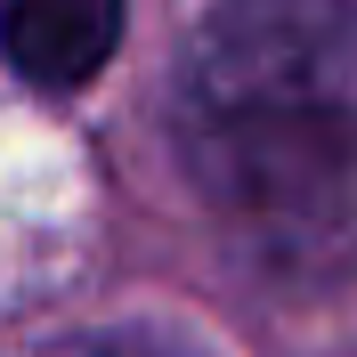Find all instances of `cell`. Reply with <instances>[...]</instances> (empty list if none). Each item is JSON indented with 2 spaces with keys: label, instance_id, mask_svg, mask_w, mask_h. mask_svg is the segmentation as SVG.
Wrapping results in <instances>:
<instances>
[{
  "label": "cell",
  "instance_id": "6da1fadb",
  "mask_svg": "<svg viewBox=\"0 0 357 357\" xmlns=\"http://www.w3.org/2000/svg\"><path fill=\"white\" fill-rule=\"evenodd\" d=\"M171 114L252 268H357V0H220L178 57Z\"/></svg>",
  "mask_w": 357,
  "mask_h": 357
},
{
  "label": "cell",
  "instance_id": "7a4b0ae2",
  "mask_svg": "<svg viewBox=\"0 0 357 357\" xmlns=\"http://www.w3.org/2000/svg\"><path fill=\"white\" fill-rule=\"evenodd\" d=\"M122 41V0H0V57L33 89H82Z\"/></svg>",
  "mask_w": 357,
  "mask_h": 357
},
{
  "label": "cell",
  "instance_id": "3957f363",
  "mask_svg": "<svg viewBox=\"0 0 357 357\" xmlns=\"http://www.w3.org/2000/svg\"><path fill=\"white\" fill-rule=\"evenodd\" d=\"M41 357H162V349H146L138 333H82V341H57V349H41Z\"/></svg>",
  "mask_w": 357,
  "mask_h": 357
}]
</instances>
